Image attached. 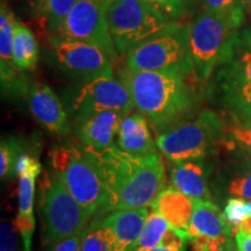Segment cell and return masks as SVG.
<instances>
[{
	"label": "cell",
	"mask_w": 251,
	"mask_h": 251,
	"mask_svg": "<svg viewBox=\"0 0 251 251\" xmlns=\"http://www.w3.org/2000/svg\"><path fill=\"white\" fill-rule=\"evenodd\" d=\"M188 242H190V238H188L186 233L169 226L165 234L163 235L159 246L171 251H186Z\"/></svg>",
	"instance_id": "obj_31"
},
{
	"label": "cell",
	"mask_w": 251,
	"mask_h": 251,
	"mask_svg": "<svg viewBox=\"0 0 251 251\" xmlns=\"http://www.w3.org/2000/svg\"><path fill=\"white\" fill-rule=\"evenodd\" d=\"M119 79L129 91L135 108L162 133L188 120L197 108V94L187 77L122 67Z\"/></svg>",
	"instance_id": "obj_2"
},
{
	"label": "cell",
	"mask_w": 251,
	"mask_h": 251,
	"mask_svg": "<svg viewBox=\"0 0 251 251\" xmlns=\"http://www.w3.org/2000/svg\"><path fill=\"white\" fill-rule=\"evenodd\" d=\"M228 192L233 198H241L244 200L251 199V165L243 169L230 180Z\"/></svg>",
	"instance_id": "obj_30"
},
{
	"label": "cell",
	"mask_w": 251,
	"mask_h": 251,
	"mask_svg": "<svg viewBox=\"0 0 251 251\" xmlns=\"http://www.w3.org/2000/svg\"><path fill=\"white\" fill-rule=\"evenodd\" d=\"M150 207L156 209L169 226L187 233L193 215L192 198L175 187H166Z\"/></svg>",
	"instance_id": "obj_20"
},
{
	"label": "cell",
	"mask_w": 251,
	"mask_h": 251,
	"mask_svg": "<svg viewBox=\"0 0 251 251\" xmlns=\"http://www.w3.org/2000/svg\"><path fill=\"white\" fill-rule=\"evenodd\" d=\"M103 7L119 56H126L177 23L143 0H103Z\"/></svg>",
	"instance_id": "obj_4"
},
{
	"label": "cell",
	"mask_w": 251,
	"mask_h": 251,
	"mask_svg": "<svg viewBox=\"0 0 251 251\" xmlns=\"http://www.w3.org/2000/svg\"><path fill=\"white\" fill-rule=\"evenodd\" d=\"M28 1H29V2H30V4H31V2H33V1H34V0H28Z\"/></svg>",
	"instance_id": "obj_42"
},
{
	"label": "cell",
	"mask_w": 251,
	"mask_h": 251,
	"mask_svg": "<svg viewBox=\"0 0 251 251\" xmlns=\"http://www.w3.org/2000/svg\"><path fill=\"white\" fill-rule=\"evenodd\" d=\"M225 140L224 122L216 113L203 109L193 118L157 135L156 146L169 162L206 159Z\"/></svg>",
	"instance_id": "obj_5"
},
{
	"label": "cell",
	"mask_w": 251,
	"mask_h": 251,
	"mask_svg": "<svg viewBox=\"0 0 251 251\" xmlns=\"http://www.w3.org/2000/svg\"><path fill=\"white\" fill-rule=\"evenodd\" d=\"M81 251H113L112 233L101 215H97L81 231Z\"/></svg>",
	"instance_id": "obj_23"
},
{
	"label": "cell",
	"mask_w": 251,
	"mask_h": 251,
	"mask_svg": "<svg viewBox=\"0 0 251 251\" xmlns=\"http://www.w3.org/2000/svg\"><path fill=\"white\" fill-rule=\"evenodd\" d=\"M225 218L234 229V236L238 233V226L249 218L250 209L248 202L241 198H231L224 209Z\"/></svg>",
	"instance_id": "obj_28"
},
{
	"label": "cell",
	"mask_w": 251,
	"mask_h": 251,
	"mask_svg": "<svg viewBox=\"0 0 251 251\" xmlns=\"http://www.w3.org/2000/svg\"><path fill=\"white\" fill-rule=\"evenodd\" d=\"M228 133L235 142H237L251 153V126L234 124L229 127Z\"/></svg>",
	"instance_id": "obj_34"
},
{
	"label": "cell",
	"mask_w": 251,
	"mask_h": 251,
	"mask_svg": "<svg viewBox=\"0 0 251 251\" xmlns=\"http://www.w3.org/2000/svg\"><path fill=\"white\" fill-rule=\"evenodd\" d=\"M224 251H241V250L240 248L237 247L235 240H233L231 237H228L224 244Z\"/></svg>",
	"instance_id": "obj_37"
},
{
	"label": "cell",
	"mask_w": 251,
	"mask_h": 251,
	"mask_svg": "<svg viewBox=\"0 0 251 251\" xmlns=\"http://www.w3.org/2000/svg\"><path fill=\"white\" fill-rule=\"evenodd\" d=\"M193 215L187 229L190 242L194 238L205 235L208 237H231L234 229L228 224L224 212L211 200L192 199Z\"/></svg>",
	"instance_id": "obj_19"
},
{
	"label": "cell",
	"mask_w": 251,
	"mask_h": 251,
	"mask_svg": "<svg viewBox=\"0 0 251 251\" xmlns=\"http://www.w3.org/2000/svg\"><path fill=\"white\" fill-rule=\"evenodd\" d=\"M214 72V86L234 124L251 126V28L235 34Z\"/></svg>",
	"instance_id": "obj_3"
},
{
	"label": "cell",
	"mask_w": 251,
	"mask_h": 251,
	"mask_svg": "<svg viewBox=\"0 0 251 251\" xmlns=\"http://www.w3.org/2000/svg\"><path fill=\"white\" fill-rule=\"evenodd\" d=\"M202 11L221 15L237 27L246 23L247 11L242 0H199Z\"/></svg>",
	"instance_id": "obj_26"
},
{
	"label": "cell",
	"mask_w": 251,
	"mask_h": 251,
	"mask_svg": "<svg viewBox=\"0 0 251 251\" xmlns=\"http://www.w3.org/2000/svg\"><path fill=\"white\" fill-rule=\"evenodd\" d=\"M169 224L156 209L150 207V213L144 225L143 231L135 244L133 251H151L161 244Z\"/></svg>",
	"instance_id": "obj_24"
},
{
	"label": "cell",
	"mask_w": 251,
	"mask_h": 251,
	"mask_svg": "<svg viewBox=\"0 0 251 251\" xmlns=\"http://www.w3.org/2000/svg\"><path fill=\"white\" fill-rule=\"evenodd\" d=\"M24 151V147L21 142L14 137L2 139L0 144V175L2 179L13 178L15 175V165Z\"/></svg>",
	"instance_id": "obj_27"
},
{
	"label": "cell",
	"mask_w": 251,
	"mask_h": 251,
	"mask_svg": "<svg viewBox=\"0 0 251 251\" xmlns=\"http://www.w3.org/2000/svg\"><path fill=\"white\" fill-rule=\"evenodd\" d=\"M50 251H81V233L58 241Z\"/></svg>",
	"instance_id": "obj_35"
},
{
	"label": "cell",
	"mask_w": 251,
	"mask_h": 251,
	"mask_svg": "<svg viewBox=\"0 0 251 251\" xmlns=\"http://www.w3.org/2000/svg\"><path fill=\"white\" fill-rule=\"evenodd\" d=\"M52 37L90 43L102 50L113 63L118 61L119 54L109 33L103 0H78Z\"/></svg>",
	"instance_id": "obj_10"
},
{
	"label": "cell",
	"mask_w": 251,
	"mask_h": 251,
	"mask_svg": "<svg viewBox=\"0 0 251 251\" xmlns=\"http://www.w3.org/2000/svg\"><path fill=\"white\" fill-rule=\"evenodd\" d=\"M240 29L228 19L205 11L188 24L193 76L199 83H206L212 77L231 39Z\"/></svg>",
	"instance_id": "obj_9"
},
{
	"label": "cell",
	"mask_w": 251,
	"mask_h": 251,
	"mask_svg": "<svg viewBox=\"0 0 251 251\" xmlns=\"http://www.w3.org/2000/svg\"><path fill=\"white\" fill-rule=\"evenodd\" d=\"M50 45L63 71L85 81L113 76V63L102 50L76 40L51 37Z\"/></svg>",
	"instance_id": "obj_12"
},
{
	"label": "cell",
	"mask_w": 251,
	"mask_h": 251,
	"mask_svg": "<svg viewBox=\"0 0 251 251\" xmlns=\"http://www.w3.org/2000/svg\"><path fill=\"white\" fill-rule=\"evenodd\" d=\"M13 61L20 71H33L39 62V43L26 25L17 20L13 34Z\"/></svg>",
	"instance_id": "obj_21"
},
{
	"label": "cell",
	"mask_w": 251,
	"mask_h": 251,
	"mask_svg": "<svg viewBox=\"0 0 251 251\" xmlns=\"http://www.w3.org/2000/svg\"><path fill=\"white\" fill-rule=\"evenodd\" d=\"M244 7H246L247 14L251 18V0H242Z\"/></svg>",
	"instance_id": "obj_39"
},
{
	"label": "cell",
	"mask_w": 251,
	"mask_h": 251,
	"mask_svg": "<svg viewBox=\"0 0 251 251\" xmlns=\"http://www.w3.org/2000/svg\"><path fill=\"white\" fill-rule=\"evenodd\" d=\"M42 172V165L37 161L29 170L19 176V213L18 215L34 218V191L35 180Z\"/></svg>",
	"instance_id": "obj_25"
},
{
	"label": "cell",
	"mask_w": 251,
	"mask_h": 251,
	"mask_svg": "<svg viewBox=\"0 0 251 251\" xmlns=\"http://www.w3.org/2000/svg\"><path fill=\"white\" fill-rule=\"evenodd\" d=\"M18 233L14 222L2 220L0 225V237H1L0 251H15L18 244Z\"/></svg>",
	"instance_id": "obj_32"
},
{
	"label": "cell",
	"mask_w": 251,
	"mask_h": 251,
	"mask_svg": "<svg viewBox=\"0 0 251 251\" xmlns=\"http://www.w3.org/2000/svg\"><path fill=\"white\" fill-rule=\"evenodd\" d=\"M234 240L241 251H251V233L247 234L238 231L234 236Z\"/></svg>",
	"instance_id": "obj_36"
},
{
	"label": "cell",
	"mask_w": 251,
	"mask_h": 251,
	"mask_svg": "<svg viewBox=\"0 0 251 251\" xmlns=\"http://www.w3.org/2000/svg\"><path fill=\"white\" fill-rule=\"evenodd\" d=\"M18 19L11 7L1 1L0 5V77L2 92L6 94H18L26 92L28 87L24 86L19 78L18 68L13 61V34Z\"/></svg>",
	"instance_id": "obj_15"
},
{
	"label": "cell",
	"mask_w": 251,
	"mask_h": 251,
	"mask_svg": "<svg viewBox=\"0 0 251 251\" xmlns=\"http://www.w3.org/2000/svg\"><path fill=\"white\" fill-rule=\"evenodd\" d=\"M78 0H34V17L40 26L55 36Z\"/></svg>",
	"instance_id": "obj_22"
},
{
	"label": "cell",
	"mask_w": 251,
	"mask_h": 251,
	"mask_svg": "<svg viewBox=\"0 0 251 251\" xmlns=\"http://www.w3.org/2000/svg\"><path fill=\"white\" fill-rule=\"evenodd\" d=\"M135 108L129 91L114 76H103L85 81L72 101L75 121L94 113L117 111L130 113Z\"/></svg>",
	"instance_id": "obj_11"
},
{
	"label": "cell",
	"mask_w": 251,
	"mask_h": 251,
	"mask_svg": "<svg viewBox=\"0 0 251 251\" xmlns=\"http://www.w3.org/2000/svg\"><path fill=\"white\" fill-rule=\"evenodd\" d=\"M151 251H171V250L166 249V248H164V247H162V246H158V247H156V248H155V249H152Z\"/></svg>",
	"instance_id": "obj_40"
},
{
	"label": "cell",
	"mask_w": 251,
	"mask_h": 251,
	"mask_svg": "<svg viewBox=\"0 0 251 251\" xmlns=\"http://www.w3.org/2000/svg\"><path fill=\"white\" fill-rule=\"evenodd\" d=\"M238 231H242V233L247 234L251 233V218H248L246 221L238 226Z\"/></svg>",
	"instance_id": "obj_38"
},
{
	"label": "cell",
	"mask_w": 251,
	"mask_h": 251,
	"mask_svg": "<svg viewBox=\"0 0 251 251\" xmlns=\"http://www.w3.org/2000/svg\"><path fill=\"white\" fill-rule=\"evenodd\" d=\"M166 17L177 21L186 14L191 0H143Z\"/></svg>",
	"instance_id": "obj_29"
},
{
	"label": "cell",
	"mask_w": 251,
	"mask_h": 251,
	"mask_svg": "<svg viewBox=\"0 0 251 251\" xmlns=\"http://www.w3.org/2000/svg\"><path fill=\"white\" fill-rule=\"evenodd\" d=\"M150 207L108 213L102 218L113 236V251H133L142 234Z\"/></svg>",
	"instance_id": "obj_16"
},
{
	"label": "cell",
	"mask_w": 251,
	"mask_h": 251,
	"mask_svg": "<svg viewBox=\"0 0 251 251\" xmlns=\"http://www.w3.org/2000/svg\"><path fill=\"white\" fill-rule=\"evenodd\" d=\"M1 1H7V0H1Z\"/></svg>",
	"instance_id": "obj_43"
},
{
	"label": "cell",
	"mask_w": 251,
	"mask_h": 251,
	"mask_svg": "<svg viewBox=\"0 0 251 251\" xmlns=\"http://www.w3.org/2000/svg\"><path fill=\"white\" fill-rule=\"evenodd\" d=\"M126 67L141 71L193 75L188 47V25L177 21L158 35L141 43L125 56Z\"/></svg>",
	"instance_id": "obj_7"
},
{
	"label": "cell",
	"mask_w": 251,
	"mask_h": 251,
	"mask_svg": "<svg viewBox=\"0 0 251 251\" xmlns=\"http://www.w3.org/2000/svg\"><path fill=\"white\" fill-rule=\"evenodd\" d=\"M247 202H248V206H249V209H250V215H249V218H251V199L247 200Z\"/></svg>",
	"instance_id": "obj_41"
},
{
	"label": "cell",
	"mask_w": 251,
	"mask_h": 251,
	"mask_svg": "<svg viewBox=\"0 0 251 251\" xmlns=\"http://www.w3.org/2000/svg\"><path fill=\"white\" fill-rule=\"evenodd\" d=\"M228 237H208L205 235L191 241L193 251H224V244Z\"/></svg>",
	"instance_id": "obj_33"
},
{
	"label": "cell",
	"mask_w": 251,
	"mask_h": 251,
	"mask_svg": "<svg viewBox=\"0 0 251 251\" xmlns=\"http://www.w3.org/2000/svg\"><path fill=\"white\" fill-rule=\"evenodd\" d=\"M127 114L124 112L106 111L86 115L75 121V131L85 148L107 149L115 144L119 128Z\"/></svg>",
	"instance_id": "obj_14"
},
{
	"label": "cell",
	"mask_w": 251,
	"mask_h": 251,
	"mask_svg": "<svg viewBox=\"0 0 251 251\" xmlns=\"http://www.w3.org/2000/svg\"><path fill=\"white\" fill-rule=\"evenodd\" d=\"M49 162L52 174L57 176L72 196L92 216L101 215L106 192L99 171L84 147L59 144L51 149Z\"/></svg>",
	"instance_id": "obj_6"
},
{
	"label": "cell",
	"mask_w": 251,
	"mask_h": 251,
	"mask_svg": "<svg viewBox=\"0 0 251 251\" xmlns=\"http://www.w3.org/2000/svg\"><path fill=\"white\" fill-rule=\"evenodd\" d=\"M85 149L105 187L106 203L101 215L150 207L166 188L165 168L158 152L134 156L122 151L115 144L102 150Z\"/></svg>",
	"instance_id": "obj_1"
},
{
	"label": "cell",
	"mask_w": 251,
	"mask_h": 251,
	"mask_svg": "<svg viewBox=\"0 0 251 251\" xmlns=\"http://www.w3.org/2000/svg\"><path fill=\"white\" fill-rule=\"evenodd\" d=\"M170 179L175 188L192 199L211 200L208 187V165L205 159L170 162Z\"/></svg>",
	"instance_id": "obj_17"
},
{
	"label": "cell",
	"mask_w": 251,
	"mask_h": 251,
	"mask_svg": "<svg viewBox=\"0 0 251 251\" xmlns=\"http://www.w3.org/2000/svg\"><path fill=\"white\" fill-rule=\"evenodd\" d=\"M115 146L134 156H148L158 152L156 141L150 133L148 119L140 112H130L124 118L115 139Z\"/></svg>",
	"instance_id": "obj_18"
},
{
	"label": "cell",
	"mask_w": 251,
	"mask_h": 251,
	"mask_svg": "<svg viewBox=\"0 0 251 251\" xmlns=\"http://www.w3.org/2000/svg\"><path fill=\"white\" fill-rule=\"evenodd\" d=\"M43 174L40 181V211L45 224L46 241L52 246L81 233L91 215L57 176L46 171Z\"/></svg>",
	"instance_id": "obj_8"
},
{
	"label": "cell",
	"mask_w": 251,
	"mask_h": 251,
	"mask_svg": "<svg viewBox=\"0 0 251 251\" xmlns=\"http://www.w3.org/2000/svg\"><path fill=\"white\" fill-rule=\"evenodd\" d=\"M27 103L30 114L48 133L65 136L70 131V122L57 94L45 84L28 87Z\"/></svg>",
	"instance_id": "obj_13"
}]
</instances>
